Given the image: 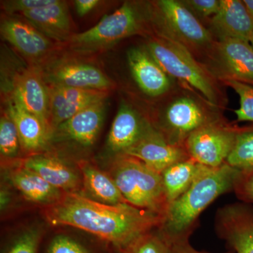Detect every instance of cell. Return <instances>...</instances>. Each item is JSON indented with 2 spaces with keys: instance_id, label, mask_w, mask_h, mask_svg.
Listing matches in <instances>:
<instances>
[{
  "instance_id": "6da1fadb",
  "label": "cell",
  "mask_w": 253,
  "mask_h": 253,
  "mask_svg": "<svg viewBox=\"0 0 253 253\" xmlns=\"http://www.w3.org/2000/svg\"><path fill=\"white\" fill-rule=\"evenodd\" d=\"M45 214L52 225L77 228L122 250L159 228L163 218L129 204H106L75 193L61 196Z\"/></svg>"
},
{
  "instance_id": "7a4b0ae2",
  "label": "cell",
  "mask_w": 253,
  "mask_h": 253,
  "mask_svg": "<svg viewBox=\"0 0 253 253\" xmlns=\"http://www.w3.org/2000/svg\"><path fill=\"white\" fill-rule=\"evenodd\" d=\"M240 171L224 163L206 168L181 196L168 206L160 231L170 244L189 240L200 214L221 195L234 190Z\"/></svg>"
},
{
  "instance_id": "3957f363",
  "label": "cell",
  "mask_w": 253,
  "mask_h": 253,
  "mask_svg": "<svg viewBox=\"0 0 253 253\" xmlns=\"http://www.w3.org/2000/svg\"><path fill=\"white\" fill-rule=\"evenodd\" d=\"M146 49L168 76L196 89L213 106L218 108L221 104L216 78L185 46L158 35L150 40Z\"/></svg>"
},
{
  "instance_id": "277c9868",
  "label": "cell",
  "mask_w": 253,
  "mask_h": 253,
  "mask_svg": "<svg viewBox=\"0 0 253 253\" xmlns=\"http://www.w3.org/2000/svg\"><path fill=\"white\" fill-rule=\"evenodd\" d=\"M111 177L128 204L163 217L168 205L161 174L135 158L121 155L113 163Z\"/></svg>"
},
{
  "instance_id": "5b68a950",
  "label": "cell",
  "mask_w": 253,
  "mask_h": 253,
  "mask_svg": "<svg viewBox=\"0 0 253 253\" xmlns=\"http://www.w3.org/2000/svg\"><path fill=\"white\" fill-rule=\"evenodd\" d=\"M217 107L189 91L172 95L160 116L156 128L169 142L184 146L195 131L221 121Z\"/></svg>"
},
{
  "instance_id": "8992f818",
  "label": "cell",
  "mask_w": 253,
  "mask_h": 253,
  "mask_svg": "<svg viewBox=\"0 0 253 253\" xmlns=\"http://www.w3.org/2000/svg\"><path fill=\"white\" fill-rule=\"evenodd\" d=\"M161 36L182 44L191 53L208 54L215 42L209 29L177 0H160L154 9Z\"/></svg>"
},
{
  "instance_id": "52a82bcc",
  "label": "cell",
  "mask_w": 253,
  "mask_h": 253,
  "mask_svg": "<svg viewBox=\"0 0 253 253\" xmlns=\"http://www.w3.org/2000/svg\"><path fill=\"white\" fill-rule=\"evenodd\" d=\"M143 19L139 9L131 2H125L112 14L106 15L97 24L83 33L73 35L70 44L81 51L104 49L125 38L142 31Z\"/></svg>"
},
{
  "instance_id": "ba28073f",
  "label": "cell",
  "mask_w": 253,
  "mask_h": 253,
  "mask_svg": "<svg viewBox=\"0 0 253 253\" xmlns=\"http://www.w3.org/2000/svg\"><path fill=\"white\" fill-rule=\"evenodd\" d=\"M239 129L221 120L195 131L184 146L189 158L196 162L205 167L219 168L226 163Z\"/></svg>"
},
{
  "instance_id": "9c48e42d",
  "label": "cell",
  "mask_w": 253,
  "mask_h": 253,
  "mask_svg": "<svg viewBox=\"0 0 253 253\" xmlns=\"http://www.w3.org/2000/svg\"><path fill=\"white\" fill-rule=\"evenodd\" d=\"M207 56L208 71L214 78L253 86V46L249 42L234 39L215 41Z\"/></svg>"
},
{
  "instance_id": "30bf717a",
  "label": "cell",
  "mask_w": 253,
  "mask_h": 253,
  "mask_svg": "<svg viewBox=\"0 0 253 253\" xmlns=\"http://www.w3.org/2000/svg\"><path fill=\"white\" fill-rule=\"evenodd\" d=\"M215 229L236 253H253V210L246 205L230 204L217 211Z\"/></svg>"
},
{
  "instance_id": "8fae6325",
  "label": "cell",
  "mask_w": 253,
  "mask_h": 253,
  "mask_svg": "<svg viewBox=\"0 0 253 253\" xmlns=\"http://www.w3.org/2000/svg\"><path fill=\"white\" fill-rule=\"evenodd\" d=\"M123 155L142 161L160 174L174 163L189 158L184 146L169 142L155 126L141 140Z\"/></svg>"
},
{
  "instance_id": "7c38bea8",
  "label": "cell",
  "mask_w": 253,
  "mask_h": 253,
  "mask_svg": "<svg viewBox=\"0 0 253 253\" xmlns=\"http://www.w3.org/2000/svg\"><path fill=\"white\" fill-rule=\"evenodd\" d=\"M209 31L216 41L234 39L250 42L253 17L244 1L221 0L219 11L211 18Z\"/></svg>"
},
{
  "instance_id": "4fadbf2b",
  "label": "cell",
  "mask_w": 253,
  "mask_h": 253,
  "mask_svg": "<svg viewBox=\"0 0 253 253\" xmlns=\"http://www.w3.org/2000/svg\"><path fill=\"white\" fill-rule=\"evenodd\" d=\"M126 59L133 78L144 94L157 97L172 89L174 79L165 72L146 47L130 48Z\"/></svg>"
},
{
  "instance_id": "5bb4252c",
  "label": "cell",
  "mask_w": 253,
  "mask_h": 253,
  "mask_svg": "<svg viewBox=\"0 0 253 253\" xmlns=\"http://www.w3.org/2000/svg\"><path fill=\"white\" fill-rule=\"evenodd\" d=\"M49 119L56 127L91 105L106 100L108 91L50 85Z\"/></svg>"
},
{
  "instance_id": "9a60e30c",
  "label": "cell",
  "mask_w": 253,
  "mask_h": 253,
  "mask_svg": "<svg viewBox=\"0 0 253 253\" xmlns=\"http://www.w3.org/2000/svg\"><path fill=\"white\" fill-rule=\"evenodd\" d=\"M154 127L129 105L123 104L120 106L110 129L108 146L113 152L124 154Z\"/></svg>"
},
{
  "instance_id": "2e32d148",
  "label": "cell",
  "mask_w": 253,
  "mask_h": 253,
  "mask_svg": "<svg viewBox=\"0 0 253 253\" xmlns=\"http://www.w3.org/2000/svg\"><path fill=\"white\" fill-rule=\"evenodd\" d=\"M45 78L50 85L78 89L108 91L113 86L99 68L87 63H63L47 72Z\"/></svg>"
},
{
  "instance_id": "e0dca14e",
  "label": "cell",
  "mask_w": 253,
  "mask_h": 253,
  "mask_svg": "<svg viewBox=\"0 0 253 253\" xmlns=\"http://www.w3.org/2000/svg\"><path fill=\"white\" fill-rule=\"evenodd\" d=\"M1 36L23 56L39 59L52 48L51 40L31 23L14 18H6L0 26Z\"/></svg>"
},
{
  "instance_id": "ac0fdd59",
  "label": "cell",
  "mask_w": 253,
  "mask_h": 253,
  "mask_svg": "<svg viewBox=\"0 0 253 253\" xmlns=\"http://www.w3.org/2000/svg\"><path fill=\"white\" fill-rule=\"evenodd\" d=\"M13 97L28 111L47 123L49 118V95L42 78L34 70L18 73L13 82Z\"/></svg>"
},
{
  "instance_id": "d6986e66",
  "label": "cell",
  "mask_w": 253,
  "mask_h": 253,
  "mask_svg": "<svg viewBox=\"0 0 253 253\" xmlns=\"http://www.w3.org/2000/svg\"><path fill=\"white\" fill-rule=\"evenodd\" d=\"M106 100L91 105L56 126L58 134L83 146L94 144L104 122Z\"/></svg>"
},
{
  "instance_id": "ffe728a7",
  "label": "cell",
  "mask_w": 253,
  "mask_h": 253,
  "mask_svg": "<svg viewBox=\"0 0 253 253\" xmlns=\"http://www.w3.org/2000/svg\"><path fill=\"white\" fill-rule=\"evenodd\" d=\"M38 31L57 42L69 41L71 35V16L65 1L56 0L53 4L22 13Z\"/></svg>"
},
{
  "instance_id": "44dd1931",
  "label": "cell",
  "mask_w": 253,
  "mask_h": 253,
  "mask_svg": "<svg viewBox=\"0 0 253 253\" xmlns=\"http://www.w3.org/2000/svg\"><path fill=\"white\" fill-rule=\"evenodd\" d=\"M6 113L14 121L21 144L25 149L36 151L45 144L48 138L47 123L25 109L13 96L8 101Z\"/></svg>"
},
{
  "instance_id": "7402d4cb",
  "label": "cell",
  "mask_w": 253,
  "mask_h": 253,
  "mask_svg": "<svg viewBox=\"0 0 253 253\" xmlns=\"http://www.w3.org/2000/svg\"><path fill=\"white\" fill-rule=\"evenodd\" d=\"M24 168L37 173L51 186L59 190L73 189L79 184L77 173L55 158L34 156L25 161Z\"/></svg>"
},
{
  "instance_id": "603a6c76",
  "label": "cell",
  "mask_w": 253,
  "mask_h": 253,
  "mask_svg": "<svg viewBox=\"0 0 253 253\" xmlns=\"http://www.w3.org/2000/svg\"><path fill=\"white\" fill-rule=\"evenodd\" d=\"M206 168L189 158L166 168L161 176L168 206L184 194Z\"/></svg>"
},
{
  "instance_id": "cb8c5ba5",
  "label": "cell",
  "mask_w": 253,
  "mask_h": 253,
  "mask_svg": "<svg viewBox=\"0 0 253 253\" xmlns=\"http://www.w3.org/2000/svg\"><path fill=\"white\" fill-rule=\"evenodd\" d=\"M11 180L15 187L29 201L40 204H54L61 197V191L26 168L12 172Z\"/></svg>"
},
{
  "instance_id": "d4e9b609",
  "label": "cell",
  "mask_w": 253,
  "mask_h": 253,
  "mask_svg": "<svg viewBox=\"0 0 253 253\" xmlns=\"http://www.w3.org/2000/svg\"><path fill=\"white\" fill-rule=\"evenodd\" d=\"M81 170L86 189L99 202L109 205L128 204L112 178L90 165H83Z\"/></svg>"
},
{
  "instance_id": "484cf974",
  "label": "cell",
  "mask_w": 253,
  "mask_h": 253,
  "mask_svg": "<svg viewBox=\"0 0 253 253\" xmlns=\"http://www.w3.org/2000/svg\"><path fill=\"white\" fill-rule=\"evenodd\" d=\"M225 163L240 172L253 171V127L240 128Z\"/></svg>"
},
{
  "instance_id": "4316f807",
  "label": "cell",
  "mask_w": 253,
  "mask_h": 253,
  "mask_svg": "<svg viewBox=\"0 0 253 253\" xmlns=\"http://www.w3.org/2000/svg\"><path fill=\"white\" fill-rule=\"evenodd\" d=\"M170 243L157 228L144 234L123 251L125 253H170Z\"/></svg>"
},
{
  "instance_id": "83f0119b",
  "label": "cell",
  "mask_w": 253,
  "mask_h": 253,
  "mask_svg": "<svg viewBox=\"0 0 253 253\" xmlns=\"http://www.w3.org/2000/svg\"><path fill=\"white\" fill-rule=\"evenodd\" d=\"M20 141L17 128L9 115L5 113L0 120V151L4 156H14L17 154Z\"/></svg>"
},
{
  "instance_id": "f1b7e54d",
  "label": "cell",
  "mask_w": 253,
  "mask_h": 253,
  "mask_svg": "<svg viewBox=\"0 0 253 253\" xmlns=\"http://www.w3.org/2000/svg\"><path fill=\"white\" fill-rule=\"evenodd\" d=\"M223 82L239 95L240 107L234 111L237 121L253 122V86L232 80Z\"/></svg>"
},
{
  "instance_id": "f546056e",
  "label": "cell",
  "mask_w": 253,
  "mask_h": 253,
  "mask_svg": "<svg viewBox=\"0 0 253 253\" xmlns=\"http://www.w3.org/2000/svg\"><path fill=\"white\" fill-rule=\"evenodd\" d=\"M181 2L198 18H207L217 14L221 0H184Z\"/></svg>"
},
{
  "instance_id": "4dcf8cb0",
  "label": "cell",
  "mask_w": 253,
  "mask_h": 253,
  "mask_svg": "<svg viewBox=\"0 0 253 253\" xmlns=\"http://www.w3.org/2000/svg\"><path fill=\"white\" fill-rule=\"evenodd\" d=\"M41 233L37 229L25 232L6 253H37Z\"/></svg>"
},
{
  "instance_id": "1f68e13d",
  "label": "cell",
  "mask_w": 253,
  "mask_h": 253,
  "mask_svg": "<svg viewBox=\"0 0 253 253\" xmlns=\"http://www.w3.org/2000/svg\"><path fill=\"white\" fill-rule=\"evenodd\" d=\"M233 191L241 201L253 204V171L240 172Z\"/></svg>"
},
{
  "instance_id": "d6a6232c",
  "label": "cell",
  "mask_w": 253,
  "mask_h": 253,
  "mask_svg": "<svg viewBox=\"0 0 253 253\" xmlns=\"http://www.w3.org/2000/svg\"><path fill=\"white\" fill-rule=\"evenodd\" d=\"M56 0H12L3 2V8L9 14L21 13L39 9L53 4Z\"/></svg>"
},
{
  "instance_id": "836d02e7",
  "label": "cell",
  "mask_w": 253,
  "mask_h": 253,
  "mask_svg": "<svg viewBox=\"0 0 253 253\" xmlns=\"http://www.w3.org/2000/svg\"><path fill=\"white\" fill-rule=\"evenodd\" d=\"M48 253H89L77 241L67 236H59L50 245Z\"/></svg>"
},
{
  "instance_id": "e575fe53",
  "label": "cell",
  "mask_w": 253,
  "mask_h": 253,
  "mask_svg": "<svg viewBox=\"0 0 253 253\" xmlns=\"http://www.w3.org/2000/svg\"><path fill=\"white\" fill-rule=\"evenodd\" d=\"M170 253H209L201 252L194 249L191 246L189 243V240L185 241H176V242L172 243L170 247ZM226 253H234V252H228Z\"/></svg>"
},
{
  "instance_id": "d590c367",
  "label": "cell",
  "mask_w": 253,
  "mask_h": 253,
  "mask_svg": "<svg viewBox=\"0 0 253 253\" xmlns=\"http://www.w3.org/2000/svg\"><path fill=\"white\" fill-rule=\"evenodd\" d=\"M99 3L98 0H77L75 1V6L78 14L84 16L92 11Z\"/></svg>"
},
{
  "instance_id": "8d00e7d4",
  "label": "cell",
  "mask_w": 253,
  "mask_h": 253,
  "mask_svg": "<svg viewBox=\"0 0 253 253\" xmlns=\"http://www.w3.org/2000/svg\"><path fill=\"white\" fill-rule=\"evenodd\" d=\"M244 2L253 17V0H244Z\"/></svg>"
},
{
  "instance_id": "74e56055",
  "label": "cell",
  "mask_w": 253,
  "mask_h": 253,
  "mask_svg": "<svg viewBox=\"0 0 253 253\" xmlns=\"http://www.w3.org/2000/svg\"><path fill=\"white\" fill-rule=\"evenodd\" d=\"M251 42V45L253 46V36L252 38H251V42Z\"/></svg>"
}]
</instances>
